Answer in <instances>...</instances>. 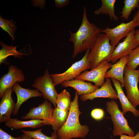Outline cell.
Returning <instances> with one entry per match:
<instances>
[{
	"instance_id": "6da1fadb",
	"label": "cell",
	"mask_w": 139,
	"mask_h": 139,
	"mask_svg": "<svg viewBox=\"0 0 139 139\" xmlns=\"http://www.w3.org/2000/svg\"><path fill=\"white\" fill-rule=\"evenodd\" d=\"M83 9L82 22L77 31L75 33L68 31L70 34L69 40L73 45V58L81 52L88 49H91L102 30L95 24L89 22L87 18L85 6Z\"/></svg>"
},
{
	"instance_id": "7a4b0ae2",
	"label": "cell",
	"mask_w": 139,
	"mask_h": 139,
	"mask_svg": "<svg viewBox=\"0 0 139 139\" xmlns=\"http://www.w3.org/2000/svg\"><path fill=\"white\" fill-rule=\"evenodd\" d=\"M79 95L75 91L67 120L63 127L57 132L58 139L84 138L88 134L89 131V126L81 125L79 120V116L82 112L79 109Z\"/></svg>"
},
{
	"instance_id": "3957f363",
	"label": "cell",
	"mask_w": 139,
	"mask_h": 139,
	"mask_svg": "<svg viewBox=\"0 0 139 139\" xmlns=\"http://www.w3.org/2000/svg\"><path fill=\"white\" fill-rule=\"evenodd\" d=\"M107 35L100 33L94 45L90 49L88 57L91 65V70L103 62L109 60L115 47L111 46Z\"/></svg>"
},
{
	"instance_id": "277c9868",
	"label": "cell",
	"mask_w": 139,
	"mask_h": 139,
	"mask_svg": "<svg viewBox=\"0 0 139 139\" xmlns=\"http://www.w3.org/2000/svg\"><path fill=\"white\" fill-rule=\"evenodd\" d=\"M106 110L110 115L113 125V134L114 136L122 134L135 135V132L129 125L127 120L119 108L118 104L114 99L106 103Z\"/></svg>"
},
{
	"instance_id": "5b68a950",
	"label": "cell",
	"mask_w": 139,
	"mask_h": 139,
	"mask_svg": "<svg viewBox=\"0 0 139 139\" xmlns=\"http://www.w3.org/2000/svg\"><path fill=\"white\" fill-rule=\"evenodd\" d=\"M90 50V49L86 50L80 60L74 63L64 72L50 74L55 86L64 81L76 78L83 72L91 69V64L88 58Z\"/></svg>"
},
{
	"instance_id": "8992f818",
	"label": "cell",
	"mask_w": 139,
	"mask_h": 139,
	"mask_svg": "<svg viewBox=\"0 0 139 139\" xmlns=\"http://www.w3.org/2000/svg\"><path fill=\"white\" fill-rule=\"evenodd\" d=\"M124 80L127 97L132 105L136 108L139 106V69L133 70L126 66L124 71Z\"/></svg>"
},
{
	"instance_id": "52a82bcc",
	"label": "cell",
	"mask_w": 139,
	"mask_h": 139,
	"mask_svg": "<svg viewBox=\"0 0 139 139\" xmlns=\"http://www.w3.org/2000/svg\"><path fill=\"white\" fill-rule=\"evenodd\" d=\"M32 86L42 93L44 99L49 101L55 107H57L56 100L58 93L48 69L45 71L43 75L36 78Z\"/></svg>"
},
{
	"instance_id": "ba28073f",
	"label": "cell",
	"mask_w": 139,
	"mask_h": 139,
	"mask_svg": "<svg viewBox=\"0 0 139 139\" xmlns=\"http://www.w3.org/2000/svg\"><path fill=\"white\" fill-rule=\"evenodd\" d=\"M112 65V63H109L108 61H104L90 71L83 72L76 78L93 82L95 85L101 87L105 82V80L106 72Z\"/></svg>"
},
{
	"instance_id": "9c48e42d",
	"label": "cell",
	"mask_w": 139,
	"mask_h": 139,
	"mask_svg": "<svg viewBox=\"0 0 139 139\" xmlns=\"http://www.w3.org/2000/svg\"><path fill=\"white\" fill-rule=\"evenodd\" d=\"M136 27V22L133 19L127 23H121L113 28L107 27L102 30V32L107 35L111 45L115 47L121 39L126 37L132 30Z\"/></svg>"
},
{
	"instance_id": "30bf717a",
	"label": "cell",
	"mask_w": 139,
	"mask_h": 139,
	"mask_svg": "<svg viewBox=\"0 0 139 139\" xmlns=\"http://www.w3.org/2000/svg\"><path fill=\"white\" fill-rule=\"evenodd\" d=\"M134 28L133 29L124 40L119 42L114 50L109 60L112 63H116L120 58L128 55L131 51L139 45L134 39Z\"/></svg>"
},
{
	"instance_id": "8fae6325",
	"label": "cell",
	"mask_w": 139,
	"mask_h": 139,
	"mask_svg": "<svg viewBox=\"0 0 139 139\" xmlns=\"http://www.w3.org/2000/svg\"><path fill=\"white\" fill-rule=\"evenodd\" d=\"M51 103L47 100L37 107H32L26 115L22 116V119H39L46 122L45 125H49L52 122L53 110Z\"/></svg>"
},
{
	"instance_id": "7c38bea8",
	"label": "cell",
	"mask_w": 139,
	"mask_h": 139,
	"mask_svg": "<svg viewBox=\"0 0 139 139\" xmlns=\"http://www.w3.org/2000/svg\"><path fill=\"white\" fill-rule=\"evenodd\" d=\"M7 73L3 75L0 79V98L9 88L13 86L15 83L22 82L25 79V76L22 70L16 66L10 65Z\"/></svg>"
},
{
	"instance_id": "4fadbf2b",
	"label": "cell",
	"mask_w": 139,
	"mask_h": 139,
	"mask_svg": "<svg viewBox=\"0 0 139 139\" xmlns=\"http://www.w3.org/2000/svg\"><path fill=\"white\" fill-rule=\"evenodd\" d=\"M98 98H108L114 100L118 99L117 91L113 88L110 78H106L105 83L100 88L91 93L81 95L80 98L81 101L84 102Z\"/></svg>"
},
{
	"instance_id": "5bb4252c",
	"label": "cell",
	"mask_w": 139,
	"mask_h": 139,
	"mask_svg": "<svg viewBox=\"0 0 139 139\" xmlns=\"http://www.w3.org/2000/svg\"><path fill=\"white\" fill-rule=\"evenodd\" d=\"M12 90L16 94L17 98L15 107L12 113L14 116L18 114L21 105L23 102L31 98L42 96V93L37 89L23 88L18 82L13 85Z\"/></svg>"
},
{
	"instance_id": "9a60e30c",
	"label": "cell",
	"mask_w": 139,
	"mask_h": 139,
	"mask_svg": "<svg viewBox=\"0 0 139 139\" xmlns=\"http://www.w3.org/2000/svg\"><path fill=\"white\" fill-rule=\"evenodd\" d=\"M12 86L8 88L4 93L0 102V122H6L11 118V115L14 110L16 103L12 96Z\"/></svg>"
},
{
	"instance_id": "2e32d148",
	"label": "cell",
	"mask_w": 139,
	"mask_h": 139,
	"mask_svg": "<svg viewBox=\"0 0 139 139\" xmlns=\"http://www.w3.org/2000/svg\"><path fill=\"white\" fill-rule=\"evenodd\" d=\"M63 86L71 87L74 89L81 95L91 93L99 88L90 82L75 78L71 80L65 81L61 84Z\"/></svg>"
},
{
	"instance_id": "e0dca14e",
	"label": "cell",
	"mask_w": 139,
	"mask_h": 139,
	"mask_svg": "<svg viewBox=\"0 0 139 139\" xmlns=\"http://www.w3.org/2000/svg\"><path fill=\"white\" fill-rule=\"evenodd\" d=\"M117 91L124 115L128 111L132 112L136 117L139 116V110L134 107L125 94L120 82L116 79L111 78Z\"/></svg>"
},
{
	"instance_id": "ac0fdd59",
	"label": "cell",
	"mask_w": 139,
	"mask_h": 139,
	"mask_svg": "<svg viewBox=\"0 0 139 139\" xmlns=\"http://www.w3.org/2000/svg\"><path fill=\"white\" fill-rule=\"evenodd\" d=\"M128 55L120 58L117 63L112 64L111 68L106 72L105 78H113L119 81L122 87L125 86L124 74L126 66Z\"/></svg>"
},
{
	"instance_id": "d6986e66",
	"label": "cell",
	"mask_w": 139,
	"mask_h": 139,
	"mask_svg": "<svg viewBox=\"0 0 139 139\" xmlns=\"http://www.w3.org/2000/svg\"><path fill=\"white\" fill-rule=\"evenodd\" d=\"M46 122L39 119H31L28 121H22L16 118H11L5 122L6 126L15 129L25 128H39L45 125Z\"/></svg>"
},
{
	"instance_id": "ffe728a7",
	"label": "cell",
	"mask_w": 139,
	"mask_h": 139,
	"mask_svg": "<svg viewBox=\"0 0 139 139\" xmlns=\"http://www.w3.org/2000/svg\"><path fill=\"white\" fill-rule=\"evenodd\" d=\"M102 5L100 7L94 11V13L97 15L105 14L108 15L110 20L117 21L119 18L116 14L115 5L116 0H101Z\"/></svg>"
},
{
	"instance_id": "44dd1931",
	"label": "cell",
	"mask_w": 139,
	"mask_h": 139,
	"mask_svg": "<svg viewBox=\"0 0 139 139\" xmlns=\"http://www.w3.org/2000/svg\"><path fill=\"white\" fill-rule=\"evenodd\" d=\"M69 111L62 110L57 107L53 109L52 117L53 121L50 124L54 131L57 132L65 124L67 118Z\"/></svg>"
},
{
	"instance_id": "7402d4cb",
	"label": "cell",
	"mask_w": 139,
	"mask_h": 139,
	"mask_svg": "<svg viewBox=\"0 0 139 139\" xmlns=\"http://www.w3.org/2000/svg\"><path fill=\"white\" fill-rule=\"evenodd\" d=\"M0 44L2 47L0 50V65L2 63L6 64L7 58L10 56L22 58V55H28V54L21 53L16 49L18 46H13L12 45L8 46L6 45L3 41H1Z\"/></svg>"
},
{
	"instance_id": "603a6c76",
	"label": "cell",
	"mask_w": 139,
	"mask_h": 139,
	"mask_svg": "<svg viewBox=\"0 0 139 139\" xmlns=\"http://www.w3.org/2000/svg\"><path fill=\"white\" fill-rule=\"evenodd\" d=\"M71 96L64 89L58 94L56 100L57 107L60 110L69 111L71 105Z\"/></svg>"
},
{
	"instance_id": "cb8c5ba5",
	"label": "cell",
	"mask_w": 139,
	"mask_h": 139,
	"mask_svg": "<svg viewBox=\"0 0 139 139\" xmlns=\"http://www.w3.org/2000/svg\"><path fill=\"white\" fill-rule=\"evenodd\" d=\"M16 23L12 19L8 20L3 19L0 15V27L2 29L7 32L11 37L12 40L15 39L14 33L17 29Z\"/></svg>"
},
{
	"instance_id": "d4e9b609",
	"label": "cell",
	"mask_w": 139,
	"mask_h": 139,
	"mask_svg": "<svg viewBox=\"0 0 139 139\" xmlns=\"http://www.w3.org/2000/svg\"><path fill=\"white\" fill-rule=\"evenodd\" d=\"M124 3V5L120 12L121 14V18L128 20L132 11L138 7L139 0H125Z\"/></svg>"
},
{
	"instance_id": "484cf974",
	"label": "cell",
	"mask_w": 139,
	"mask_h": 139,
	"mask_svg": "<svg viewBox=\"0 0 139 139\" xmlns=\"http://www.w3.org/2000/svg\"><path fill=\"white\" fill-rule=\"evenodd\" d=\"M139 65V45L132 50L128 55L127 62L126 64L130 69L136 70Z\"/></svg>"
},
{
	"instance_id": "4316f807",
	"label": "cell",
	"mask_w": 139,
	"mask_h": 139,
	"mask_svg": "<svg viewBox=\"0 0 139 139\" xmlns=\"http://www.w3.org/2000/svg\"><path fill=\"white\" fill-rule=\"evenodd\" d=\"M42 129H38L34 131H27L21 130L24 133L27 134L36 139H57L58 137L57 132L54 131L51 133L50 136H48L42 133Z\"/></svg>"
},
{
	"instance_id": "83f0119b",
	"label": "cell",
	"mask_w": 139,
	"mask_h": 139,
	"mask_svg": "<svg viewBox=\"0 0 139 139\" xmlns=\"http://www.w3.org/2000/svg\"><path fill=\"white\" fill-rule=\"evenodd\" d=\"M91 115L94 119L99 120H101L103 117L104 112L103 110L102 109H95L92 111Z\"/></svg>"
},
{
	"instance_id": "f1b7e54d",
	"label": "cell",
	"mask_w": 139,
	"mask_h": 139,
	"mask_svg": "<svg viewBox=\"0 0 139 139\" xmlns=\"http://www.w3.org/2000/svg\"><path fill=\"white\" fill-rule=\"evenodd\" d=\"M70 3L69 0H55V6L61 8L68 5Z\"/></svg>"
},
{
	"instance_id": "f546056e",
	"label": "cell",
	"mask_w": 139,
	"mask_h": 139,
	"mask_svg": "<svg viewBox=\"0 0 139 139\" xmlns=\"http://www.w3.org/2000/svg\"><path fill=\"white\" fill-rule=\"evenodd\" d=\"M21 137H14L0 128V139H20Z\"/></svg>"
},
{
	"instance_id": "4dcf8cb0",
	"label": "cell",
	"mask_w": 139,
	"mask_h": 139,
	"mask_svg": "<svg viewBox=\"0 0 139 139\" xmlns=\"http://www.w3.org/2000/svg\"><path fill=\"white\" fill-rule=\"evenodd\" d=\"M120 139H139V131L138 132L133 136H127L126 135L122 134L120 136Z\"/></svg>"
},
{
	"instance_id": "1f68e13d",
	"label": "cell",
	"mask_w": 139,
	"mask_h": 139,
	"mask_svg": "<svg viewBox=\"0 0 139 139\" xmlns=\"http://www.w3.org/2000/svg\"><path fill=\"white\" fill-rule=\"evenodd\" d=\"M138 10L135 14L133 19H134L136 23V26L139 27V4L138 7Z\"/></svg>"
},
{
	"instance_id": "d6a6232c",
	"label": "cell",
	"mask_w": 139,
	"mask_h": 139,
	"mask_svg": "<svg viewBox=\"0 0 139 139\" xmlns=\"http://www.w3.org/2000/svg\"><path fill=\"white\" fill-rule=\"evenodd\" d=\"M134 37L135 41L139 44V29L135 30Z\"/></svg>"
},
{
	"instance_id": "836d02e7",
	"label": "cell",
	"mask_w": 139,
	"mask_h": 139,
	"mask_svg": "<svg viewBox=\"0 0 139 139\" xmlns=\"http://www.w3.org/2000/svg\"><path fill=\"white\" fill-rule=\"evenodd\" d=\"M20 139H36L25 133L22 134Z\"/></svg>"
}]
</instances>
